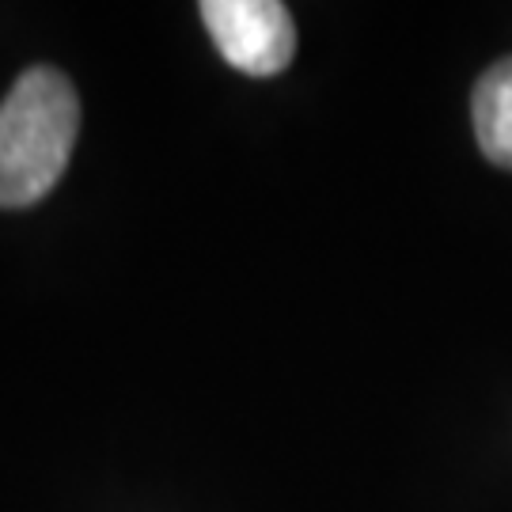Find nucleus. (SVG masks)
Masks as SVG:
<instances>
[{"instance_id": "obj_1", "label": "nucleus", "mask_w": 512, "mask_h": 512, "mask_svg": "<svg viewBox=\"0 0 512 512\" xmlns=\"http://www.w3.org/2000/svg\"><path fill=\"white\" fill-rule=\"evenodd\" d=\"M76 133L73 80L50 65L19 76L0 103V209H27L61 183Z\"/></svg>"}, {"instance_id": "obj_2", "label": "nucleus", "mask_w": 512, "mask_h": 512, "mask_svg": "<svg viewBox=\"0 0 512 512\" xmlns=\"http://www.w3.org/2000/svg\"><path fill=\"white\" fill-rule=\"evenodd\" d=\"M205 31L220 57L247 76H277L296 54V27L277 0H205Z\"/></svg>"}, {"instance_id": "obj_3", "label": "nucleus", "mask_w": 512, "mask_h": 512, "mask_svg": "<svg viewBox=\"0 0 512 512\" xmlns=\"http://www.w3.org/2000/svg\"><path fill=\"white\" fill-rule=\"evenodd\" d=\"M471 114H475V137L482 156L512 171V57L497 61L478 76Z\"/></svg>"}]
</instances>
